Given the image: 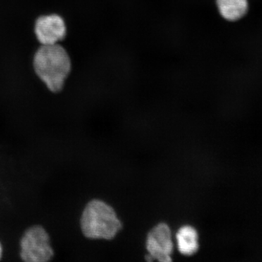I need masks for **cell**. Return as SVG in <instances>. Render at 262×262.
<instances>
[{
    "instance_id": "cell-1",
    "label": "cell",
    "mask_w": 262,
    "mask_h": 262,
    "mask_svg": "<svg viewBox=\"0 0 262 262\" xmlns=\"http://www.w3.org/2000/svg\"><path fill=\"white\" fill-rule=\"evenodd\" d=\"M33 67L48 89L58 93L70 75L72 61L68 52L59 45L41 46L34 54Z\"/></svg>"
},
{
    "instance_id": "cell-2",
    "label": "cell",
    "mask_w": 262,
    "mask_h": 262,
    "mask_svg": "<svg viewBox=\"0 0 262 262\" xmlns=\"http://www.w3.org/2000/svg\"><path fill=\"white\" fill-rule=\"evenodd\" d=\"M80 223L82 233L91 239H113L122 228L113 208L99 200L88 203Z\"/></svg>"
},
{
    "instance_id": "cell-3",
    "label": "cell",
    "mask_w": 262,
    "mask_h": 262,
    "mask_svg": "<svg viewBox=\"0 0 262 262\" xmlns=\"http://www.w3.org/2000/svg\"><path fill=\"white\" fill-rule=\"evenodd\" d=\"M20 248V257L25 261L46 262L53 256L49 235L40 226H34L26 231Z\"/></svg>"
},
{
    "instance_id": "cell-4",
    "label": "cell",
    "mask_w": 262,
    "mask_h": 262,
    "mask_svg": "<svg viewBox=\"0 0 262 262\" xmlns=\"http://www.w3.org/2000/svg\"><path fill=\"white\" fill-rule=\"evenodd\" d=\"M67 32L65 20L56 13L41 15L34 24L36 37L42 46L58 44L64 39Z\"/></svg>"
},
{
    "instance_id": "cell-5",
    "label": "cell",
    "mask_w": 262,
    "mask_h": 262,
    "mask_svg": "<svg viewBox=\"0 0 262 262\" xmlns=\"http://www.w3.org/2000/svg\"><path fill=\"white\" fill-rule=\"evenodd\" d=\"M146 248L151 259L162 262L171 261L173 244L171 231L166 224H159L150 231L146 239Z\"/></svg>"
},
{
    "instance_id": "cell-6",
    "label": "cell",
    "mask_w": 262,
    "mask_h": 262,
    "mask_svg": "<svg viewBox=\"0 0 262 262\" xmlns=\"http://www.w3.org/2000/svg\"><path fill=\"white\" fill-rule=\"evenodd\" d=\"M215 5L221 16L227 21H237L248 13V0H215Z\"/></svg>"
},
{
    "instance_id": "cell-7",
    "label": "cell",
    "mask_w": 262,
    "mask_h": 262,
    "mask_svg": "<svg viewBox=\"0 0 262 262\" xmlns=\"http://www.w3.org/2000/svg\"><path fill=\"white\" fill-rule=\"evenodd\" d=\"M177 241L179 252L185 256H192L199 248L198 232L191 226H184L179 229Z\"/></svg>"
},
{
    "instance_id": "cell-8",
    "label": "cell",
    "mask_w": 262,
    "mask_h": 262,
    "mask_svg": "<svg viewBox=\"0 0 262 262\" xmlns=\"http://www.w3.org/2000/svg\"><path fill=\"white\" fill-rule=\"evenodd\" d=\"M1 256H2V247H1V245H0V258H1Z\"/></svg>"
}]
</instances>
